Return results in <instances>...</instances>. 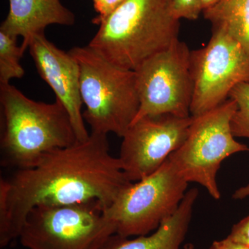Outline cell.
Returning <instances> with one entry per match:
<instances>
[{
  "label": "cell",
  "instance_id": "1",
  "mask_svg": "<svg viewBox=\"0 0 249 249\" xmlns=\"http://www.w3.org/2000/svg\"><path fill=\"white\" fill-rule=\"evenodd\" d=\"M131 183L107 134L91 132L84 142L54 150L33 168L0 178V247L18 240L36 206L98 201L108 209Z\"/></svg>",
  "mask_w": 249,
  "mask_h": 249
},
{
  "label": "cell",
  "instance_id": "2",
  "mask_svg": "<svg viewBox=\"0 0 249 249\" xmlns=\"http://www.w3.org/2000/svg\"><path fill=\"white\" fill-rule=\"evenodd\" d=\"M0 162L4 168H33L50 152L78 142L70 116L58 100L33 101L9 83L0 85Z\"/></svg>",
  "mask_w": 249,
  "mask_h": 249
},
{
  "label": "cell",
  "instance_id": "3",
  "mask_svg": "<svg viewBox=\"0 0 249 249\" xmlns=\"http://www.w3.org/2000/svg\"><path fill=\"white\" fill-rule=\"evenodd\" d=\"M173 0H127L100 24L93 50L116 66L132 70L178 40Z\"/></svg>",
  "mask_w": 249,
  "mask_h": 249
},
{
  "label": "cell",
  "instance_id": "4",
  "mask_svg": "<svg viewBox=\"0 0 249 249\" xmlns=\"http://www.w3.org/2000/svg\"><path fill=\"white\" fill-rule=\"evenodd\" d=\"M80 71L83 112L91 132L122 138L138 114L135 71L116 66L89 45L70 50Z\"/></svg>",
  "mask_w": 249,
  "mask_h": 249
},
{
  "label": "cell",
  "instance_id": "5",
  "mask_svg": "<svg viewBox=\"0 0 249 249\" xmlns=\"http://www.w3.org/2000/svg\"><path fill=\"white\" fill-rule=\"evenodd\" d=\"M115 233L107 208L93 201L36 206L27 214L18 240L27 249H101Z\"/></svg>",
  "mask_w": 249,
  "mask_h": 249
},
{
  "label": "cell",
  "instance_id": "6",
  "mask_svg": "<svg viewBox=\"0 0 249 249\" xmlns=\"http://www.w3.org/2000/svg\"><path fill=\"white\" fill-rule=\"evenodd\" d=\"M236 109L235 101L229 98L212 110L193 117L186 141L168 157L187 182L199 183L216 200L221 198L216 178L223 160L249 151L232 135L231 121Z\"/></svg>",
  "mask_w": 249,
  "mask_h": 249
},
{
  "label": "cell",
  "instance_id": "7",
  "mask_svg": "<svg viewBox=\"0 0 249 249\" xmlns=\"http://www.w3.org/2000/svg\"><path fill=\"white\" fill-rule=\"evenodd\" d=\"M188 183L169 159L155 173L131 183L107 209L116 234L132 237L155 231L178 210Z\"/></svg>",
  "mask_w": 249,
  "mask_h": 249
},
{
  "label": "cell",
  "instance_id": "8",
  "mask_svg": "<svg viewBox=\"0 0 249 249\" xmlns=\"http://www.w3.org/2000/svg\"><path fill=\"white\" fill-rule=\"evenodd\" d=\"M191 53L188 45L178 39L134 70L140 106L134 121L163 114L191 116L194 85Z\"/></svg>",
  "mask_w": 249,
  "mask_h": 249
},
{
  "label": "cell",
  "instance_id": "9",
  "mask_svg": "<svg viewBox=\"0 0 249 249\" xmlns=\"http://www.w3.org/2000/svg\"><path fill=\"white\" fill-rule=\"evenodd\" d=\"M191 65L193 117L220 106L236 85L249 82V53L222 28L213 27L209 43L191 51Z\"/></svg>",
  "mask_w": 249,
  "mask_h": 249
},
{
  "label": "cell",
  "instance_id": "10",
  "mask_svg": "<svg viewBox=\"0 0 249 249\" xmlns=\"http://www.w3.org/2000/svg\"><path fill=\"white\" fill-rule=\"evenodd\" d=\"M193 120L163 114L134 121L122 137L118 157L127 178L136 182L157 171L182 145Z\"/></svg>",
  "mask_w": 249,
  "mask_h": 249
},
{
  "label": "cell",
  "instance_id": "11",
  "mask_svg": "<svg viewBox=\"0 0 249 249\" xmlns=\"http://www.w3.org/2000/svg\"><path fill=\"white\" fill-rule=\"evenodd\" d=\"M28 49L39 74L52 88L67 109L78 142L89 137L82 113L79 66L70 52L58 48L46 37L45 33L31 37Z\"/></svg>",
  "mask_w": 249,
  "mask_h": 249
},
{
  "label": "cell",
  "instance_id": "12",
  "mask_svg": "<svg viewBox=\"0 0 249 249\" xmlns=\"http://www.w3.org/2000/svg\"><path fill=\"white\" fill-rule=\"evenodd\" d=\"M9 13L0 31L15 37L21 36L24 52L31 37L45 33L48 26H72L76 22L74 14L60 0H9Z\"/></svg>",
  "mask_w": 249,
  "mask_h": 249
},
{
  "label": "cell",
  "instance_id": "13",
  "mask_svg": "<svg viewBox=\"0 0 249 249\" xmlns=\"http://www.w3.org/2000/svg\"><path fill=\"white\" fill-rule=\"evenodd\" d=\"M198 196L199 191L196 188L187 191L175 213L165 219L153 232L135 238L115 233L101 249H181Z\"/></svg>",
  "mask_w": 249,
  "mask_h": 249
},
{
  "label": "cell",
  "instance_id": "14",
  "mask_svg": "<svg viewBox=\"0 0 249 249\" xmlns=\"http://www.w3.org/2000/svg\"><path fill=\"white\" fill-rule=\"evenodd\" d=\"M213 27H220L249 53V0H222L203 11Z\"/></svg>",
  "mask_w": 249,
  "mask_h": 249
},
{
  "label": "cell",
  "instance_id": "15",
  "mask_svg": "<svg viewBox=\"0 0 249 249\" xmlns=\"http://www.w3.org/2000/svg\"><path fill=\"white\" fill-rule=\"evenodd\" d=\"M17 37L0 31V85L9 84L12 79L22 78L20 64L24 51L17 44Z\"/></svg>",
  "mask_w": 249,
  "mask_h": 249
},
{
  "label": "cell",
  "instance_id": "16",
  "mask_svg": "<svg viewBox=\"0 0 249 249\" xmlns=\"http://www.w3.org/2000/svg\"><path fill=\"white\" fill-rule=\"evenodd\" d=\"M229 98L237 105V109L231 121L232 135L249 139V82L236 85L231 91Z\"/></svg>",
  "mask_w": 249,
  "mask_h": 249
},
{
  "label": "cell",
  "instance_id": "17",
  "mask_svg": "<svg viewBox=\"0 0 249 249\" xmlns=\"http://www.w3.org/2000/svg\"><path fill=\"white\" fill-rule=\"evenodd\" d=\"M201 0H173L172 12L177 19L196 20L203 14Z\"/></svg>",
  "mask_w": 249,
  "mask_h": 249
},
{
  "label": "cell",
  "instance_id": "18",
  "mask_svg": "<svg viewBox=\"0 0 249 249\" xmlns=\"http://www.w3.org/2000/svg\"><path fill=\"white\" fill-rule=\"evenodd\" d=\"M126 1L127 0H93V7L98 15L92 19V23L98 25L102 24Z\"/></svg>",
  "mask_w": 249,
  "mask_h": 249
},
{
  "label": "cell",
  "instance_id": "19",
  "mask_svg": "<svg viewBox=\"0 0 249 249\" xmlns=\"http://www.w3.org/2000/svg\"><path fill=\"white\" fill-rule=\"evenodd\" d=\"M227 237L234 242L249 247V215L235 224Z\"/></svg>",
  "mask_w": 249,
  "mask_h": 249
},
{
  "label": "cell",
  "instance_id": "20",
  "mask_svg": "<svg viewBox=\"0 0 249 249\" xmlns=\"http://www.w3.org/2000/svg\"><path fill=\"white\" fill-rule=\"evenodd\" d=\"M209 249H249V247L234 242L229 237L214 241Z\"/></svg>",
  "mask_w": 249,
  "mask_h": 249
},
{
  "label": "cell",
  "instance_id": "21",
  "mask_svg": "<svg viewBox=\"0 0 249 249\" xmlns=\"http://www.w3.org/2000/svg\"><path fill=\"white\" fill-rule=\"evenodd\" d=\"M249 196V184L239 188L234 193L232 197L235 199H243Z\"/></svg>",
  "mask_w": 249,
  "mask_h": 249
},
{
  "label": "cell",
  "instance_id": "22",
  "mask_svg": "<svg viewBox=\"0 0 249 249\" xmlns=\"http://www.w3.org/2000/svg\"><path fill=\"white\" fill-rule=\"evenodd\" d=\"M221 1H222V0H201V1H202L203 8H204V10L212 7V6H214V5L220 2Z\"/></svg>",
  "mask_w": 249,
  "mask_h": 249
},
{
  "label": "cell",
  "instance_id": "23",
  "mask_svg": "<svg viewBox=\"0 0 249 249\" xmlns=\"http://www.w3.org/2000/svg\"><path fill=\"white\" fill-rule=\"evenodd\" d=\"M181 249H195V246L192 243L186 244V245H183Z\"/></svg>",
  "mask_w": 249,
  "mask_h": 249
}]
</instances>
